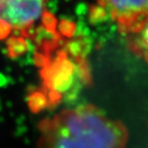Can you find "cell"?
<instances>
[{"mask_svg":"<svg viewBox=\"0 0 148 148\" xmlns=\"http://www.w3.org/2000/svg\"><path fill=\"white\" fill-rule=\"evenodd\" d=\"M99 4L128 36L138 33L148 21V0H99Z\"/></svg>","mask_w":148,"mask_h":148,"instance_id":"obj_2","label":"cell"},{"mask_svg":"<svg viewBox=\"0 0 148 148\" xmlns=\"http://www.w3.org/2000/svg\"><path fill=\"white\" fill-rule=\"evenodd\" d=\"M129 37L130 50L148 65V21L138 33Z\"/></svg>","mask_w":148,"mask_h":148,"instance_id":"obj_4","label":"cell"},{"mask_svg":"<svg viewBox=\"0 0 148 148\" xmlns=\"http://www.w3.org/2000/svg\"><path fill=\"white\" fill-rule=\"evenodd\" d=\"M7 1H8V0H0V7H1L2 5H4Z\"/></svg>","mask_w":148,"mask_h":148,"instance_id":"obj_5","label":"cell"},{"mask_svg":"<svg viewBox=\"0 0 148 148\" xmlns=\"http://www.w3.org/2000/svg\"><path fill=\"white\" fill-rule=\"evenodd\" d=\"M37 148H125L128 130L93 105L63 110L38 124Z\"/></svg>","mask_w":148,"mask_h":148,"instance_id":"obj_1","label":"cell"},{"mask_svg":"<svg viewBox=\"0 0 148 148\" xmlns=\"http://www.w3.org/2000/svg\"><path fill=\"white\" fill-rule=\"evenodd\" d=\"M44 0H8L0 7V36L11 29L27 31L44 15Z\"/></svg>","mask_w":148,"mask_h":148,"instance_id":"obj_3","label":"cell"}]
</instances>
